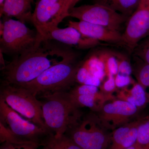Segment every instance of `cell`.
Returning a JSON list of instances; mask_svg holds the SVG:
<instances>
[{"label":"cell","mask_w":149,"mask_h":149,"mask_svg":"<svg viewBox=\"0 0 149 149\" xmlns=\"http://www.w3.org/2000/svg\"><path fill=\"white\" fill-rule=\"evenodd\" d=\"M44 40L39 47L1 67L2 82L20 85L31 82L48 68L75 52L68 47Z\"/></svg>","instance_id":"6da1fadb"},{"label":"cell","mask_w":149,"mask_h":149,"mask_svg":"<svg viewBox=\"0 0 149 149\" xmlns=\"http://www.w3.org/2000/svg\"><path fill=\"white\" fill-rule=\"evenodd\" d=\"M77 58L78 55L74 53L50 67L33 81L15 85L25 88L37 97L68 92L76 83L77 70L83 63Z\"/></svg>","instance_id":"7a4b0ae2"},{"label":"cell","mask_w":149,"mask_h":149,"mask_svg":"<svg viewBox=\"0 0 149 149\" xmlns=\"http://www.w3.org/2000/svg\"><path fill=\"white\" fill-rule=\"evenodd\" d=\"M40 98L43 100V116L46 128L56 138L65 134L83 116L80 108L73 102L68 92Z\"/></svg>","instance_id":"3957f363"},{"label":"cell","mask_w":149,"mask_h":149,"mask_svg":"<svg viewBox=\"0 0 149 149\" xmlns=\"http://www.w3.org/2000/svg\"><path fill=\"white\" fill-rule=\"evenodd\" d=\"M0 52L13 58L33 50L44 39L36 29H31L22 22L4 17L1 21Z\"/></svg>","instance_id":"277c9868"},{"label":"cell","mask_w":149,"mask_h":149,"mask_svg":"<svg viewBox=\"0 0 149 149\" xmlns=\"http://www.w3.org/2000/svg\"><path fill=\"white\" fill-rule=\"evenodd\" d=\"M108 131L97 113L92 111L82 116L65 134L82 149H108L111 139Z\"/></svg>","instance_id":"5b68a950"},{"label":"cell","mask_w":149,"mask_h":149,"mask_svg":"<svg viewBox=\"0 0 149 149\" xmlns=\"http://www.w3.org/2000/svg\"><path fill=\"white\" fill-rule=\"evenodd\" d=\"M0 98L17 112L47 130L43 117L42 103L30 91L20 86L2 82Z\"/></svg>","instance_id":"8992f818"},{"label":"cell","mask_w":149,"mask_h":149,"mask_svg":"<svg viewBox=\"0 0 149 149\" xmlns=\"http://www.w3.org/2000/svg\"><path fill=\"white\" fill-rule=\"evenodd\" d=\"M0 122L25 143L43 146L51 136L47 130L22 118L0 98Z\"/></svg>","instance_id":"52a82bcc"},{"label":"cell","mask_w":149,"mask_h":149,"mask_svg":"<svg viewBox=\"0 0 149 149\" xmlns=\"http://www.w3.org/2000/svg\"><path fill=\"white\" fill-rule=\"evenodd\" d=\"M69 17L119 32L122 25L129 18L106 6L98 3L74 6L70 10Z\"/></svg>","instance_id":"ba28073f"},{"label":"cell","mask_w":149,"mask_h":149,"mask_svg":"<svg viewBox=\"0 0 149 149\" xmlns=\"http://www.w3.org/2000/svg\"><path fill=\"white\" fill-rule=\"evenodd\" d=\"M64 2L65 0H39L36 3L31 22L43 38L67 17Z\"/></svg>","instance_id":"9c48e42d"},{"label":"cell","mask_w":149,"mask_h":149,"mask_svg":"<svg viewBox=\"0 0 149 149\" xmlns=\"http://www.w3.org/2000/svg\"><path fill=\"white\" fill-rule=\"evenodd\" d=\"M149 35V2L141 0L139 6L126 22L122 34V45L131 52Z\"/></svg>","instance_id":"30bf717a"},{"label":"cell","mask_w":149,"mask_h":149,"mask_svg":"<svg viewBox=\"0 0 149 149\" xmlns=\"http://www.w3.org/2000/svg\"><path fill=\"white\" fill-rule=\"evenodd\" d=\"M139 109L133 104L116 99L107 102L96 113L104 127L113 131L131 121Z\"/></svg>","instance_id":"8fae6325"},{"label":"cell","mask_w":149,"mask_h":149,"mask_svg":"<svg viewBox=\"0 0 149 149\" xmlns=\"http://www.w3.org/2000/svg\"><path fill=\"white\" fill-rule=\"evenodd\" d=\"M44 40H54L70 47L86 49L101 45L100 41L85 37L72 27L65 28L56 27L44 37Z\"/></svg>","instance_id":"7c38bea8"},{"label":"cell","mask_w":149,"mask_h":149,"mask_svg":"<svg viewBox=\"0 0 149 149\" xmlns=\"http://www.w3.org/2000/svg\"><path fill=\"white\" fill-rule=\"evenodd\" d=\"M67 26L75 28L85 37L100 42L122 44V34L101 25L80 20H70Z\"/></svg>","instance_id":"4fadbf2b"},{"label":"cell","mask_w":149,"mask_h":149,"mask_svg":"<svg viewBox=\"0 0 149 149\" xmlns=\"http://www.w3.org/2000/svg\"><path fill=\"white\" fill-rule=\"evenodd\" d=\"M140 118L115 129L108 149H126L136 143Z\"/></svg>","instance_id":"5bb4252c"},{"label":"cell","mask_w":149,"mask_h":149,"mask_svg":"<svg viewBox=\"0 0 149 149\" xmlns=\"http://www.w3.org/2000/svg\"><path fill=\"white\" fill-rule=\"evenodd\" d=\"M34 0H5L0 11L1 17H15L25 23L31 22L32 4Z\"/></svg>","instance_id":"9a60e30c"},{"label":"cell","mask_w":149,"mask_h":149,"mask_svg":"<svg viewBox=\"0 0 149 149\" xmlns=\"http://www.w3.org/2000/svg\"><path fill=\"white\" fill-rule=\"evenodd\" d=\"M130 86L117 91L116 98L133 104L139 109L149 104L146 91L140 84L135 82Z\"/></svg>","instance_id":"2e32d148"},{"label":"cell","mask_w":149,"mask_h":149,"mask_svg":"<svg viewBox=\"0 0 149 149\" xmlns=\"http://www.w3.org/2000/svg\"><path fill=\"white\" fill-rule=\"evenodd\" d=\"M68 93L72 101L78 107L88 108L92 111L95 113L98 112L107 102L116 99L115 96L107 95L101 91L96 94L81 95L72 96Z\"/></svg>","instance_id":"e0dca14e"},{"label":"cell","mask_w":149,"mask_h":149,"mask_svg":"<svg viewBox=\"0 0 149 149\" xmlns=\"http://www.w3.org/2000/svg\"><path fill=\"white\" fill-rule=\"evenodd\" d=\"M141 0H95L98 3L130 17L139 6Z\"/></svg>","instance_id":"ac0fdd59"},{"label":"cell","mask_w":149,"mask_h":149,"mask_svg":"<svg viewBox=\"0 0 149 149\" xmlns=\"http://www.w3.org/2000/svg\"><path fill=\"white\" fill-rule=\"evenodd\" d=\"M135 57L136 65L133 68V73L137 82L146 91L149 103V64Z\"/></svg>","instance_id":"d6986e66"},{"label":"cell","mask_w":149,"mask_h":149,"mask_svg":"<svg viewBox=\"0 0 149 149\" xmlns=\"http://www.w3.org/2000/svg\"><path fill=\"white\" fill-rule=\"evenodd\" d=\"M84 63L88 67L91 75L102 80L106 76L104 66L97 52L91 54L84 60Z\"/></svg>","instance_id":"ffe728a7"},{"label":"cell","mask_w":149,"mask_h":149,"mask_svg":"<svg viewBox=\"0 0 149 149\" xmlns=\"http://www.w3.org/2000/svg\"><path fill=\"white\" fill-rule=\"evenodd\" d=\"M97 53L103 63L107 77L110 74L115 76L118 71L115 53L111 51L103 50L99 51Z\"/></svg>","instance_id":"44dd1931"},{"label":"cell","mask_w":149,"mask_h":149,"mask_svg":"<svg viewBox=\"0 0 149 149\" xmlns=\"http://www.w3.org/2000/svg\"><path fill=\"white\" fill-rule=\"evenodd\" d=\"M45 146L51 149H82L65 134L57 138L51 136Z\"/></svg>","instance_id":"7402d4cb"},{"label":"cell","mask_w":149,"mask_h":149,"mask_svg":"<svg viewBox=\"0 0 149 149\" xmlns=\"http://www.w3.org/2000/svg\"><path fill=\"white\" fill-rule=\"evenodd\" d=\"M136 143L144 148L149 149V115L140 118Z\"/></svg>","instance_id":"603a6c76"},{"label":"cell","mask_w":149,"mask_h":149,"mask_svg":"<svg viewBox=\"0 0 149 149\" xmlns=\"http://www.w3.org/2000/svg\"><path fill=\"white\" fill-rule=\"evenodd\" d=\"M133 52L134 56L149 64V35L141 40Z\"/></svg>","instance_id":"cb8c5ba5"},{"label":"cell","mask_w":149,"mask_h":149,"mask_svg":"<svg viewBox=\"0 0 149 149\" xmlns=\"http://www.w3.org/2000/svg\"><path fill=\"white\" fill-rule=\"evenodd\" d=\"M118 63V73L123 75L131 76L133 72V67L130 61L122 54L116 53Z\"/></svg>","instance_id":"d4e9b609"},{"label":"cell","mask_w":149,"mask_h":149,"mask_svg":"<svg viewBox=\"0 0 149 149\" xmlns=\"http://www.w3.org/2000/svg\"><path fill=\"white\" fill-rule=\"evenodd\" d=\"M100 91V90L98 87L93 85L80 84L71 88L68 91V93L71 95L77 96L96 94Z\"/></svg>","instance_id":"484cf974"},{"label":"cell","mask_w":149,"mask_h":149,"mask_svg":"<svg viewBox=\"0 0 149 149\" xmlns=\"http://www.w3.org/2000/svg\"><path fill=\"white\" fill-rule=\"evenodd\" d=\"M107 77V80L100 86V90L102 93L107 95L114 96L113 93L116 92L117 89L116 86L114 76L110 74Z\"/></svg>","instance_id":"4316f807"},{"label":"cell","mask_w":149,"mask_h":149,"mask_svg":"<svg viewBox=\"0 0 149 149\" xmlns=\"http://www.w3.org/2000/svg\"><path fill=\"white\" fill-rule=\"evenodd\" d=\"M114 78L116 86L117 88L119 89L128 87L135 82L131 76L123 75L119 73H117L114 76Z\"/></svg>","instance_id":"83f0119b"},{"label":"cell","mask_w":149,"mask_h":149,"mask_svg":"<svg viewBox=\"0 0 149 149\" xmlns=\"http://www.w3.org/2000/svg\"><path fill=\"white\" fill-rule=\"evenodd\" d=\"M40 146L33 144H17L4 142L0 149H37Z\"/></svg>","instance_id":"f1b7e54d"},{"label":"cell","mask_w":149,"mask_h":149,"mask_svg":"<svg viewBox=\"0 0 149 149\" xmlns=\"http://www.w3.org/2000/svg\"><path fill=\"white\" fill-rule=\"evenodd\" d=\"M77 3V0H65L64 10L68 17H69L70 10L75 6Z\"/></svg>","instance_id":"f546056e"},{"label":"cell","mask_w":149,"mask_h":149,"mask_svg":"<svg viewBox=\"0 0 149 149\" xmlns=\"http://www.w3.org/2000/svg\"><path fill=\"white\" fill-rule=\"evenodd\" d=\"M126 149H146L144 148H143V147L141 146H140V145H139V144H137V143H136L133 145V146H131L129 147V148H128Z\"/></svg>","instance_id":"4dcf8cb0"},{"label":"cell","mask_w":149,"mask_h":149,"mask_svg":"<svg viewBox=\"0 0 149 149\" xmlns=\"http://www.w3.org/2000/svg\"><path fill=\"white\" fill-rule=\"evenodd\" d=\"M5 0H0V11L2 10Z\"/></svg>","instance_id":"1f68e13d"},{"label":"cell","mask_w":149,"mask_h":149,"mask_svg":"<svg viewBox=\"0 0 149 149\" xmlns=\"http://www.w3.org/2000/svg\"><path fill=\"white\" fill-rule=\"evenodd\" d=\"M40 147H39L37 149H51L50 148H49V147H48L47 146H41L42 148H41L39 149Z\"/></svg>","instance_id":"d6a6232c"},{"label":"cell","mask_w":149,"mask_h":149,"mask_svg":"<svg viewBox=\"0 0 149 149\" xmlns=\"http://www.w3.org/2000/svg\"><path fill=\"white\" fill-rule=\"evenodd\" d=\"M80 1H81V0H77V2H78Z\"/></svg>","instance_id":"836d02e7"},{"label":"cell","mask_w":149,"mask_h":149,"mask_svg":"<svg viewBox=\"0 0 149 149\" xmlns=\"http://www.w3.org/2000/svg\"><path fill=\"white\" fill-rule=\"evenodd\" d=\"M147 1H149V0H147Z\"/></svg>","instance_id":"e575fe53"}]
</instances>
